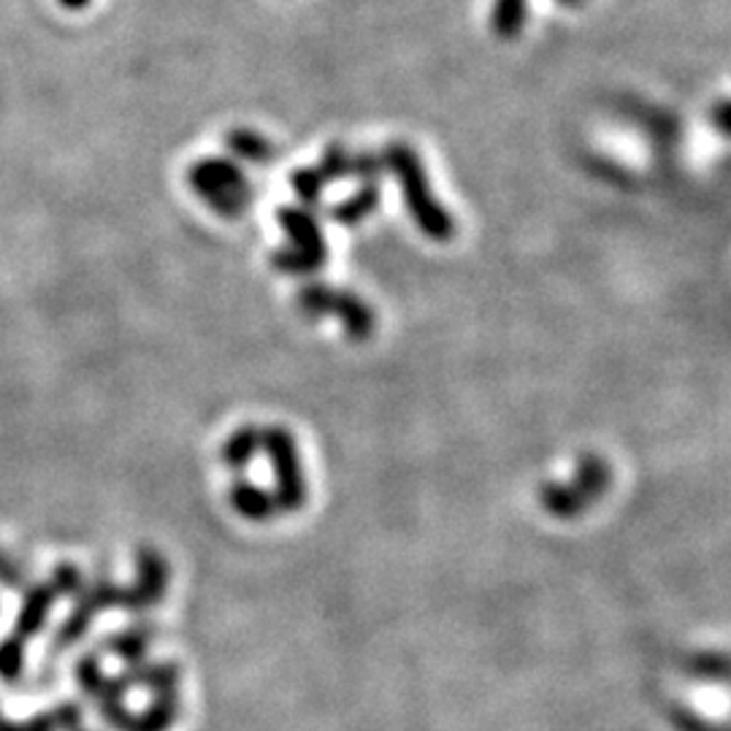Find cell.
<instances>
[{
  "label": "cell",
  "instance_id": "cell-1",
  "mask_svg": "<svg viewBox=\"0 0 731 731\" xmlns=\"http://www.w3.org/2000/svg\"><path fill=\"white\" fill-rule=\"evenodd\" d=\"M84 575L73 564H60L47 582H36L25 591L20 615L11 637L0 642V677L5 683H16L25 670V648L44 626H47L49 613H53L57 599L73 596L82 588Z\"/></svg>",
  "mask_w": 731,
  "mask_h": 731
},
{
  "label": "cell",
  "instance_id": "cell-2",
  "mask_svg": "<svg viewBox=\"0 0 731 731\" xmlns=\"http://www.w3.org/2000/svg\"><path fill=\"white\" fill-rule=\"evenodd\" d=\"M382 160H385V171H391L393 179H396L404 207H407L415 225L433 242H450L455 236V220L433 196V187L428 182V171L418 150L413 144H404V141H393L382 150Z\"/></svg>",
  "mask_w": 731,
  "mask_h": 731
},
{
  "label": "cell",
  "instance_id": "cell-3",
  "mask_svg": "<svg viewBox=\"0 0 731 731\" xmlns=\"http://www.w3.org/2000/svg\"><path fill=\"white\" fill-rule=\"evenodd\" d=\"M187 185L225 220H236L253 204V185L242 165L233 163L231 158H204L193 163L187 169Z\"/></svg>",
  "mask_w": 731,
  "mask_h": 731
},
{
  "label": "cell",
  "instance_id": "cell-4",
  "mask_svg": "<svg viewBox=\"0 0 731 731\" xmlns=\"http://www.w3.org/2000/svg\"><path fill=\"white\" fill-rule=\"evenodd\" d=\"M277 222L282 225L288 236V247L274 253V268L282 274H312L325 266L328 247H325L323 225L310 209L301 207H282L277 211Z\"/></svg>",
  "mask_w": 731,
  "mask_h": 731
},
{
  "label": "cell",
  "instance_id": "cell-5",
  "mask_svg": "<svg viewBox=\"0 0 731 731\" xmlns=\"http://www.w3.org/2000/svg\"><path fill=\"white\" fill-rule=\"evenodd\" d=\"M299 306L310 317H328V314L339 317L352 339H366L374 330V312L358 295L347 293V290H336L330 285H304L299 293Z\"/></svg>",
  "mask_w": 731,
  "mask_h": 731
},
{
  "label": "cell",
  "instance_id": "cell-6",
  "mask_svg": "<svg viewBox=\"0 0 731 731\" xmlns=\"http://www.w3.org/2000/svg\"><path fill=\"white\" fill-rule=\"evenodd\" d=\"M125 607V588L117 582L98 577V580L82 582L77 593H73V610L66 618V624L60 626L55 637V648H71L77 639L84 637L90 624L98 618L106 610H123Z\"/></svg>",
  "mask_w": 731,
  "mask_h": 731
},
{
  "label": "cell",
  "instance_id": "cell-7",
  "mask_svg": "<svg viewBox=\"0 0 731 731\" xmlns=\"http://www.w3.org/2000/svg\"><path fill=\"white\" fill-rule=\"evenodd\" d=\"M260 448L268 453L274 474H277V496H274L277 510H299L304 504L306 485L290 433L285 428H268L266 433H260Z\"/></svg>",
  "mask_w": 731,
  "mask_h": 731
},
{
  "label": "cell",
  "instance_id": "cell-8",
  "mask_svg": "<svg viewBox=\"0 0 731 731\" xmlns=\"http://www.w3.org/2000/svg\"><path fill=\"white\" fill-rule=\"evenodd\" d=\"M169 585V567L155 550L144 547L136 558L134 585H125V613H147L165 596Z\"/></svg>",
  "mask_w": 731,
  "mask_h": 731
},
{
  "label": "cell",
  "instance_id": "cell-9",
  "mask_svg": "<svg viewBox=\"0 0 731 731\" xmlns=\"http://www.w3.org/2000/svg\"><path fill=\"white\" fill-rule=\"evenodd\" d=\"M317 169L323 171L328 185L345 179L376 182L385 174V160H382V152H352L341 144H330L325 147Z\"/></svg>",
  "mask_w": 731,
  "mask_h": 731
},
{
  "label": "cell",
  "instance_id": "cell-10",
  "mask_svg": "<svg viewBox=\"0 0 731 731\" xmlns=\"http://www.w3.org/2000/svg\"><path fill=\"white\" fill-rule=\"evenodd\" d=\"M380 185H376V182H363L352 196H347L345 201L334 204V207L328 209V220L345 228L361 225L363 220H369V217L380 209Z\"/></svg>",
  "mask_w": 731,
  "mask_h": 731
},
{
  "label": "cell",
  "instance_id": "cell-11",
  "mask_svg": "<svg viewBox=\"0 0 731 731\" xmlns=\"http://www.w3.org/2000/svg\"><path fill=\"white\" fill-rule=\"evenodd\" d=\"M225 150L231 152L233 158L247 160V163L255 165H268L274 158H277V150H274L271 141L266 136L258 134L253 128H231L225 134Z\"/></svg>",
  "mask_w": 731,
  "mask_h": 731
},
{
  "label": "cell",
  "instance_id": "cell-12",
  "mask_svg": "<svg viewBox=\"0 0 731 731\" xmlns=\"http://www.w3.org/2000/svg\"><path fill=\"white\" fill-rule=\"evenodd\" d=\"M525 16H529V0H494L490 31L501 42H510V38H518L523 33Z\"/></svg>",
  "mask_w": 731,
  "mask_h": 731
},
{
  "label": "cell",
  "instance_id": "cell-13",
  "mask_svg": "<svg viewBox=\"0 0 731 731\" xmlns=\"http://www.w3.org/2000/svg\"><path fill=\"white\" fill-rule=\"evenodd\" d=\"M231 501L236 507L239 515L250 518V521H266L277 512V501L274 496H268L266 490L255 488L250 483H239L236 488L231 490Z\"/></svg>",
  "mask_w": 731,
  "mask_h": 731
},
{
  "label": "cell",
  "instance_id": "cell-14",
  "mask_svg": "<svg viewBox=\"0 0 731 731\" xmlns=\"http://www.w3.org/2000/svg\"><path fill=\"white\" fill-rule=\"evenodd\" d=\"M152 634L147 631V626H134L128 631H119L114 637H108L106 650L117 659H123L125 664H139L144 661L147 650H150Z\"/></svg>",
  "mask_w": 731,
  "mask_h": 731
},
{
  "label": "cell",
  "instance_id": "cell-15",
  "mask_svg": "<svg viewBox=\"0 0 731 731\" xmlns=\"http://www.w3.org/2000/svg\"><path fill=\"white\" fill-rule=\"evenodd\" d=\"M258 448H260V431H255V428H242V431H236L225 442L222 459H225V464L233 466V469H244V466L253 461L255 450Z\"/></svg>",
  "mask_w": 731,
  "mask_h": 731
},
{
  "label": "cell",
  "instance_id": "cell-16",
  "mask_svg": "<svg viewBox=\"0 0 731 731\" xmlns=\"http://www.w3.org/2000/svg\"><path fill=\"white\" fill-rule=\"evenodd\" d=\"M607 483H610L607 466H604L599 459H585L580 464V469H577L575 490H577V494H580V499L588 504V501H591L593 496L604 494Z\"/></svg>",
  "mask_w": 731,
  "mask_h": 731
},
{
  "label": "cell",
  "instance_id": "cell-17",
  "mask_svg": "<svg viewBox=\"0 0 731 731\" xmlns=\"http://www.w3.org/2000/svg\"><path fill=\"white\" fill-rule=\"evenodd\" d=\"M290 187L304 204H320L325 196V187H328V179H325L317 165H306V169H295L290 174Z\"/></svg>",
  "mask_w": 731,
  "mask_h": 731
},
{
  "label": "cell",
  "instance_id": "cell-18",
  "mask_svg": "<svg viewBox=\"0 0 731 731\" xmlns=\"http://www.w3.org/2000/svg\"><path fill=\"white\" fill-rule=\"evenodd\" d=\"M542 499H545V507L553 512V515H561V518L577 515V512L585 507V501L580 499V494H577L575 488H567V485H547L545 494H542Z\"/></svg>",
  "mask_w": 731,
  "mask_h": 731
},
{
  "label": "cell",
  "instance_id": "cell-19",
  "mask_svg": "<svg viewBox=\"0 0 731 731\" xmlns=\"http://www.w3.org/2000/svg\"><path fill=\"white\" fill-rule=\"evenodd\" d=\"M0 582H3L5 588H25L27 585L25 567H20V564H16L11 556H5L3 550H0Z\"/></svg>",
  "mask_w": 731,
  "mask_h": 731
},
{
  "label": "cell",
  "instance_id": "cell-20",
  "mask_svg": "<svg viewBox=\"0 0 731 731\" xmlns=\"http://www.w3.org/2000/svg\"><path fill=\"white\" fill-rule=\"evenodd\" d=\"M729 101H718V106L712 108V123H716V130L721 136H729Z\"/></svg>",
  "mask_w": 731,
  "mask_h": 731
},
{
  "label": "cell",
  "instance_id": "cell-21",
  "mask_svg": "<svg viewBox=\"0 0 731 731\" xmlns=\"http://www.w3.org/2000/svg\"><path fill=\"white\" fill-rule=\"evenodd\" d=\"M57 3L68 11H82V9H88L90 0H57Z\"/></svg>",
  "mask_w": 731,
  "mask_h": 731
},
{
  "label": "cell",
  "instance_id": "cell-22",
  "mask_svg": "<svg viewBox=\"0 0 731 731\" xmlns=\"http://www.w3.org/2000/svg\"><path fill=\"white\" fill-rule=\"evenodd\" d=\"M558 3L569 5V9H575V5H582V3H585V0H558Z\"/></svg>",
  "mask_w": 731,
  "mask_h": 731
}]
</instances>
